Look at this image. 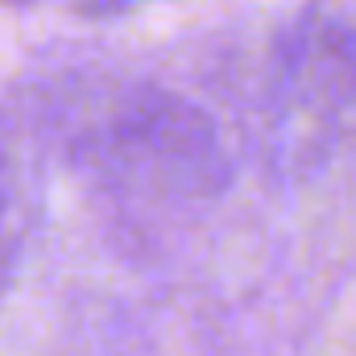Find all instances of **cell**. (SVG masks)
<instances>
[{"label": "cell", "instance_id": "6da1fadb", "mask_svg": "<svg viewBox=\"0 0 356 356\" xmlns=\"http://www.w3.org/2000/svg\"><path fill=\"white\" fill-rule=\"evenodd\" d=\"M4 4H29V0H4Z\"/></svg>", "mask_w": 356, "mask_h": 356}]
</instances>
